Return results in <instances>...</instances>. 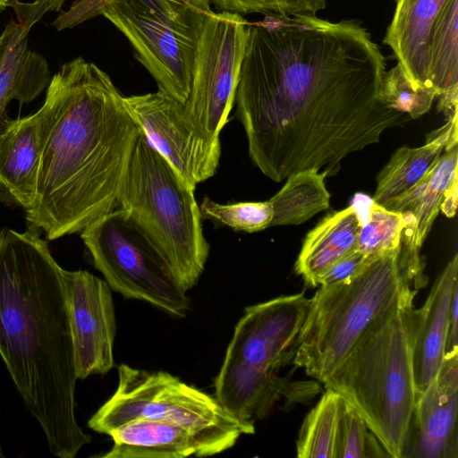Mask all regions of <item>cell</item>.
<instances>
[{"instance_id": "obj_2", "label": "cell", "mask_w": 458, "mask_h": 458, "mask_svg": "<svg viewBox=\"0 0 458 458\" xmlns=\"http://www.w3.org/2000/svg\"><path fill=\"white\" fill-rule=\"evenodd\" d=\"M110 76L81 56L51 77L28 228L47 240L81 233L118 208L140 129Z\"/></svg>"}, {"instance_id": "obj_7", "label": "cell", "mask_w": 458, "mask_h": 458, "mask_svg": "<svg viewBox=\"0 0 458 458\" xmlns=\"http://www.w3.org/2000/svg\"><path fill=\"white\" fill-rule=\"evenodd\" d=\"M122 208L186 293L198 283L209 254L194 190L140 131L119 197Z\"/></svg>"}, {"instance_id": "obj_17", "label": "cell", "mask_w": 458, "mask_h": 458, "mask_svg": "<svg viewBox=\"0 0 458 458\" xmlns=\"http://www.w3.org/2000/svg\"><path fill=\"white\" fill-rule=\"evenodd\" d=\"M450 1L396 0L383 43L391 47L416 89L433 90L428 76L429 44Z\"/></svg>"}, {"instance_id": "obj_5", "label": "cell", "mask_w": 458, "mask_h": 458, "mask_svg": "<svg viewBox=\"0 0 458 458\" xmlns=\"http://www.w3.org/2000/svg\"><path fill=\"white\" fill-rule=\"evenodd\" d=\"M412 308L400 305L377 318L323 382L354 408L392 458H403L416 401Z\"/></svg>"}, {"instance_id": "obj_12", "label": "cell", "mask_w": 458, "mask_h": 458, "mask_svg": "<svg viewBox=\"0 0 458 458\" xmlns=\"http://www.w3.org/2000/svg\"><path fill=\"white\" fill-rule=\"evenodd\" d=\"M125 107L148 143L191 189L212 177L219 165V138L203 133L183 103L157 90L123 97Z\"/></svg>"}, {"instance_id": "obj_10", "label": "cell", "mask_w": 458, "mask_h": 458, "mask_svg": "<svg viewBox=\"0 0 458 458\" xmlns=\"http://www.w3.org/2000/svg\"><path fill=\"white\" fill-rule=\"evenodd\" d=\"M95 267L110 288L127 299L184 318L191 302L164 260L120 208L81 232Z\"/></svg>"}, {"instance_id": "obj_21", "label": "cell", "mask_w": 458, "mask_h": 458, "mask_svg": "<svg viewBox=\"0 0 458 458\" xmlns=\"http://www.w3.org/2000/svg\"><path fill=\"white\" fill-rule=\"evenodd\" d=\"M113 446L101 458H185L197 456L192 437L177 426L152 420H135L114 428Z\"/></svg>"}, {"instance_id": "obj_1", "label": "cell", "mask_w": 458, "mask_h": 458, "mask_svg": "<svg viewBox=\"0 0 458 458\" xmlns=\"http://www.w3.org/2000/svg\"><path fill=\"white\" fill-rule=\"evenodd\" d=\"M385 72L357 21L267 14L250 22L235 104L253 164L276 182L307 169L335 175L348 155L408 121L380 98Z\"/></svg>"}, {"instance_id": "obj_35", "label": "cell", "mask_w": 458, "mask_h": 458, "mask_svg": "<svg viewBox=\"0 0 458 458\" xmlns=\"http://www.w3.org/2000/svg\"><path fill=\"white\" fill-rule=\"evenodd\" d=\"M4 38H5V35H4V32L3 31L2 34L0 35V58H1V55L3 53V49H4Z\"/></svg>"}, {"instance_id": "obj_20", "label": "cell", "mask_w": 458, "mask_h": 458, "mask_svg": "<svg viewBox=\"0 0 458 458\" xmlns=\"http://www.w3.org/2000/svg\"><path fill=\"white\" fill-rule=\"evenodd\" d=\"M361 225L358 210L350 206L327 214L307 233L294 266L307 285L318 286L335 261L356 250Z\"/></svg>"}, {"instance_id": "obj_23", "label": "cell", "mask_w": 458, "mask_h": 458, "mask_svg": "<svg viewBox=\"0 0 458 458\" xmlns=\"http://www.w3.org/2000/svg\"><path fill=\"white\" fill-rule=\"evenodd\" d=\"M327 175L315 169L290 175L282 189L268 201L273 208L274 225H297L328 208L330 193Z\"/></svg>"}, {"instance_id": "obj_22", "label": "cell", "mask_w": 458, "mask_h": 458, "mask_svg": "<svg viewBox=\"0 0 458 458\" xmlns=\"http://www.w3.org/2000/svg\"><path fill=\"white\" fill-rule=\"evenodd\" d=\"M444 152L418 184L386 207L412 219L413 246L418 251L439 213L445 192L458 175V146Z\"/></svg>"}, {"instance_id": "obj_30", "label": "cell", "mask_w": 458, "mask_h": 458, "mask_svg": "<svg viewBox=\"0 0 458 458\" xmlns=\"http://www.w3.org/2000/svg\"><path fill=\"white\" fill-rule=\"evenodd\" d=\"M114 0H73L66 10L61 11L51 26L57 31L72 29L101 15L105 7Z\"/></svg>"}, {"instance_id": "obj_19", "label": "cell", "mask_w": 458, "mask_h": 458, "mask_svg": "<svg viewBox=\"0 0 458 458\" xmlns=\"http://www.w3.org/2000/svg\"><path fill=\"white\" fill-rule=\"evenodd\" d=\"M457 120L458 114L447 118L442 127L428 135L421 147L396 149L377 174L373 201L386 208L418 184L445 150L457 146Z\"/></svg>"}, {"instance_id": "obj_4", "label": "cell", "mask_w": 458, "mask_h": 458, "mask_svg": "<svg viewBox=\"0 0 458 458\" xmlns=\"http://www.w3.org/2000/svg\"><path fill=\"white\" fill-rule=\"evenodd\" d=\"M425 284L420 254L401 241L399 247L370 259L351 279L320 286L310 299L293 364L323 383L377 318L413 303Z\"/></svg>"}, {"instance_id": "obj_33", "label": "cell", "mask_w": 458, "mask_h": 458, "mask_svg": "<svg viewBox=\"0 0 458 458\" xmlns=\"http://www.w3.org/2000/svg\"><path fill=\"white\" fill-rule=\"evenodd\" d=\"M458 197V180L453 181L451 185L445 192L440 210L447 216L453 217L456 213Z\"/></svg>"}, {"instance_id": "obj_34", "label": "cell", "mask_w": 458, "mask_h": 458, "mask_svg": "<svg viewBox=\"0 0 458 458\" xmlns=\"http://www.w3.org/2000/svg\"><path fill=\"white\" fill-rule=\"evenodd\" d=\"M10 1L11 0H0V12H3L10 6Z\"/></svg>"}, {"instance_id": "obj_11", "label": "cell", "mask_w": 458, "mask_h": 458, "mask_svg": "<svg viewBox=\"0 0 458 458\" xmlns=\"http://www.w3.org/2000/svg\"><path fill=\"white\" fill-rule=\"evenodd\" d=\"M249 25L241 14L212 11L202 30L183 108L189 119L211 138H219L235 104Z\"/></svg>"}, {"instance_id": "obj_26", "label": "cell", "mask_w": 458, "mask_h": 458, "mask_svg": "<svg viewBox=\"0 0 458 458\" xmlns=\"http://www.w3.org/2000/svg\"><path fill=\"white\" fill-rule=\"evenodd\" d=\"M199 210L202 218L246 233L262 231L271 226L273 220V208L268 200L221 204L205 197Z\"/></svg>"}, {"instance_id": "obj_32", "label": "cell", "mask_w": 458, "mask_h": 458, "mask_svg": "<svg viewBox=\"0 0 458 458\" xmlns=\"http://www.w3.org/2000/svg\"><path fill=\"white\" fill-rule=\"evenodd\" d=\"M458 287L454 291L451 308L449 329L445 346V355L458 353Z\"/></svg>"}, {"instance_id": "obj_15", "label": "cell", "mask_w": 458, "mask_h": 458, "mask_svg": "<svg viewBox=\"0 0 458 458\" xmlns=\"http://www.w3.org/2000/svg\"><path fill=\"white\" fill-rule=\"evenodd\" d=\"M458 287V254L437 276L425 301L411 310V359L416 398L437 376L445 356L450 308Z\"/></svg>"}, {"instance_id": "obj_29", "label": "cell", "mask_w": 458, "mask_h": 458, "mask_svg": "<svg viewBox=\"0 0 458 458\" xmlns=\"http://www.w3.org/2000/svg\"><path fill=\"white\" fill-rule=\"evenodd\" d=\"M219 11L241 15L261 14H315L326 7V0H211Z\"/></svg>"}, {"instance_id": "obj_6", "label": "cell", "mask_w": 458, "mask_h": 458, "mask_svg": "<svg viewBox=\"0 0 458 458\" xmlns=\"http://www.w3.org/2000/svg\"><path fill=\"white\" fill-rule=\"evenodd\" d=\"M309 303L299 293L245 308L214 382L215 397L238 420L254 424L293 394L296 386L278 372L293 361Z\"/></svg>"}, {"instance_id": "obj_27", "label": "cell", "mask_w": 458, "mask_h": 458, "mask_svg": "<svg viewBox=\"0 0 458 458\" xmlns=\"http://www.w3.org/2000/svg\"><path fill=\"white\" fill-rule=\"evenodd\" d=\"M371 457H389V455L369 429L360 415L341 397L335 458Z\"/></svg>"}, {"instance_id": "obj_16", "label": "cell", "mask_w": 458, "mask_h": 458, "mask_svg": "<svg viewBox=\"0 0 458 458\" xmlns=\"http://www.w3.org/2000/svg\"><path fill=\"white\" fill-rule=\"evenodd\" d=\"M46 120L42 105L32 114L10 119L0 131V190L24 211L36 196Z\"/></svg>"}, {"instance_id": "obj_14", "label": "cell", "mask_w": 458, "mask_h": 458, "mask_svg": "<svg viewBox=\"0 0 458 458\" xmlns=\"http://www.w3.org/2000/svg\"><path fill=\"white\" fill-rule=\"evenodd\" d=\"M458 353L445 355L427 390L418 396L403 458H458Z\"/></svg>"}, {"instance_id": "obj_18", "label": "cell", "mask_w": 458, "mask_h": 458, "mask_svg": "<svg viewBox=\"0 0 458 458\" xmlns=\"http://www.w3.org/2000/svg\"><path fill=\"white\" fill-rule=\"evenodd\" d=\"M0 58V131L10 120L9 104H29L47 89L51 77L47 59L28 45L30 29L10 21Z\"/></svg>"}, {"instance_id": "obj_9", "label": "cell", "mask_w": 458, "mask_h": 458, "mask_svg": "<svg viewBox=\"0 0 458 458\" xmlns=\"http://www.w3.org/2000/svg\"><path fill=\"white\" fill-rule=\"evenodd\" d=\"M211 0H114L102 11L131 45L158 90L187 100Z\"/></svg>"}, {"instance_id": "obj_13", "label": "cell", "mask_w": 458, "mask_h": 458, "mask_svg": "<svg viewBox=\"0 0 458 458\" xmlns=\"http://www.w3.org/2000/svg\"><path fill=\"white\" fill-rule=\"evenodd\" d=\"M78 379L106 374L114 365V307L108 284L86 270L64 268Z\"/></svg>"}, {"instance_id": "obj_31", "label": "cell", "mask_w": 458, "mask_h": 458, "mask_svg": "<svg viewBox=\"0 0 458 458\" xmlns=\"http://www.w3.org/2000/svg\"><path fill=\"white\" fill-rule=\"evenodd\" d=\"M369 260L356 250L335 261L320 276L318 285L327 287L345 282L356 276Z\"/></svg>"}, {"instance_id": "obj_28", "label": "cell", "mask_w": 458, "mask_h": 458, "mask_svg": "<svg viewBox=\"0 0 458 458\" xmlns=\"http://www.w3.org/2000/svg\"><path fill=\"white\" fill-rule=\"evenodd\" d=\"M379 95L387 106L412 119L429 111L437 97L431 89H414L399 64L385 72Z\"/></svg>"}, {"instance_id": "obj_24", "label": "cell", "mask_w": 458, "mask_h": 458, "mask_svg": "<svg viewBox=\"0 0 458 458\" xmlns=\"http://www.w3.org/2000/svg\"><path fill=\"white\" fill-rule=\"evenodd\" d=\"M340 395L326 387L307 414L296 442L299 458H335Z\"/></svg>"}, {"instance_id": "obj_25", "label": "cell", "mask_w": 458, "mask_h": 458, "mask_svg": "<svg viewBox=\"0 0 458 458\" xmlns=\"http://www.w3.org/2000/svg\"><path fill=\"white\" fill-rule=\"evenodd\" d=\"M404 225L403 213L372 201L367 221L360 229L356 250L369 259L391 251L400 246Z\"/></svg>"}, {"instance_id": "obj_8", "label": "cell", "mask_w": 458, "mask_h": 458, "mask_svg": "<svg viewBox=\"0 0 458 458\" xmlns=\"http://www.w3.org/2000/svg\"><path fill=\"white\" fill-rule=\"evenodd\" d=\"M135 420H152L185 429L194 439L198 457L223 453L254 424L230 414L215 397L165 371H148L127 364L118 367L113 395L91 416L88 427L108 435Z\"/></svg>"}, {"instance_id": "obj_3", "label": "cell", "mask_w": 458, "mask_h": 458, "mask_svg": "<svg viewBox=\"0 0 458 458\" xmlns=\"http://www.w3.org/2000/svg\"><path fill=\"white\" fill-rule=\"evenodd\" d=\"M63 271L38 231H0V358L49 452L74 458L91 437L75 414L78 377Z\"/></svg>"}, {"instance_id": "obj_36", "label": "cell", "mask_w": 458, "mask_h": 458, "mask_svg": "<svg viewBox=\"0 0 458 458\" xmlns=\"http://www.w3.org/2000/svg\"><path fill=\"white\" fill-rule=\"evenodd\" d=\"M0 457H3L1 447H0Z\"/></svg>"}]
</instances>
